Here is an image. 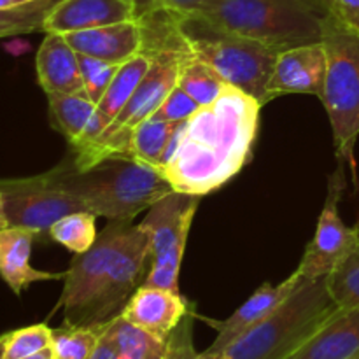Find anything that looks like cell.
<instances>
[{
    "label": "cell",
    "mask_w": 359,
    "mask_h": 359,
    "mask_svg": "<svg viewBox=\"0 0 359 359\" xmlns=\"http://www.w3.org/2000/svg\"><path fill=\"white\" fill-rule=\"evenodd\" d=\"M259 102L224 84L219 97L186 123L184 135L161 175L175 191L203 196L226 184L251 158Z\"/></svg>",
    "instance_id": "6da1fadb"
},
{
    "label": "cell",
    "mask_w": 359,
    "mask_h": 359,
    "mask_svg": "<svg viewBox=\"0 0 359 359\" xmlns=\"http://www.w3.org/2000/svg\"><path fill=\"white\" fill-rule=\"evenodd\" d=\"M44 175L63 191L83 200L88 212L109 221H132L174 191L156 168L123 156L105 158L88 168L76 167L70 156Z\"/></svg>",
    "instance_id": "7a4b0ae2"
},
{
    "label": "cell",
    "mask_w": 359,
    "mask_h": 359,
    "mask_svg": "<svg viewBox=\"0 0 359 359\" xmlns=\"http://www.w3.org/2000/svg\"><path fill=\"white\" fill-rule=\"evenodd\" d=\"M216 30L279 51L323 42L330 13L311 0H205L196 13Z\"/></svg>",
    "instance_id": "3957f363"
},
{
    "label": "cell",
    "mask_w": 359,
    "mask_h": 359,
    "mask_svg": "<svg viewBox=\"0 0 359 359\" xmlns=\"http://www.w3.org/2000/svg\"><path fill=\"white\" fill-rule=\"evenodd\" d=\"M326 286V277L304 279L293 293L231 344L217 359H287L339 311Z\"/></svg>",
    "instance_id": "277c9868"
},
{
    "label": "cell",
    "mask_w": 359,
    "mask_h": 359,
    "mask_svg": "<svg viewBox=\"0 0 359 359\" xmlns=\"http://www.w3.org/2000/svg\"><path fill=\"white\" fill-rule=\"evenodd\" d=\"M174 20L186 51L205 62L224 83L256 98L262 107L266 104V84L283 51L216 30L193 13H174Z\"/></svg>",
    "instance_id": "5b68a950"
},
{
    "label": "cell",
    "mask_w": 359,
    "mask_h": 359,
    "mask_svg": "<svg viewBox=\"0 0 359 359\" xmlns=\"http://www.w3.org/2000/svg\"><path fill=\"white\" fill-rule=\"evenodd\" d=\"M146 51H149L151 55V65L128 104L93 142L70 149V156L76 167L88 168L112 156L130 158L132 132L140 123L151 118L167 95L177 86L179 65L186 48L179 37L175 20L170 37Z\"/></svg>",
    "instance_id": "8992f818"
},
{
    "label": "cell",
    "mask_w": 359,
    "mask_h": 359,
    "mask_svg": "<svg viewBox=\"0 0 359 359\" xmlns=\"http://www.w3.org/2000/svg\"><path fill=\"white\" fill-rule=\"evenodd\" d=\"M323 42L328 67L321 102L332 123L337 156L354 163L359 137V35L328 16Z\"/></svg>",
    "instance_id": "52a82bcc"
},
{
    "label": "cell",
    "mask_w": 359,
    "mask_h": 359,
    "mask_svg": "<svg viewBox=\"0 0 359 359\" xmlns=\"http://www.w3.org/2000/svg\"><path fill=\"white\" fill-rule=\"evenodd\" d=\"M149 266V237L140 224L128 221L105 269L84 328L105 325L118 318L132 294L144 284Z\"/></svg>",
    "instance_id": "ba28073f"
},
{
    "label": "cell",
    "mask_w": 359,
    "mask_h": 359,
    "mask_svg": "<svg viewBox=\"0 0 359 359\" xmlns=\"http://www.w3.org/2000/svg\"><path fill=\"white\" fill-rule=\"evenodd\" d=\"M4 212L9 226L34 231L35 241L51 242L53 224L69 214L88 210L81 198L48 181L44 174L23 179H0Z\"/></svg>",
    "instance_id": "9c48e42d"
},
{
    "label": "cell",
    "mask_w": 359,
    "mask_h": 359,
    "mask_svg": "<svg viewBox=\"0 0 359 359\" xmlns=\"http://www.w3.org/2000/svg\"><path fill=\"white\" fill-rule=\"evenodd\" d=\"M126 223L128 221H111L97 235V241L88 251L76 255L65 276V287L58 302V307L63 309V325H86L88 312L97 297L105 269L118 248Z\"/></svg>",
    "instance_id": "30bf717a"
},
{
    "label": "cell",
    "mask_w": 359,
    "mask_h": 359,
    "mask_svg": "<svg viewBox=\"0 0 359 359\" xmlns=\"http://www.w3.org/2000/svg\"><path fill=\"white\" fill-rule=\"evenodd\" d=\"M344 189H346V179H344V167L340 165L335 174L330 177L328 196H326L325 209L319 216L318 230L305 249L300 266L297 269L304 279H321L328 276L356 237L358 226H346L339 214V202Z\"/></svg>",
    "instance_id": "8fae6325"
},
{
    "label": "cell",
    "mask_w": 359,
    "mask_h": 359,
    "mask_svg": "<svg viewBox=\"0 0 359 359\" xmlns=\"http://www.w3.org/2000/svg\"><path fill=\"white\" fill-rule=\"evenodd\" d=\"M326 56L325 42L297 46L277 56L272 76L266 84V104L280 95H316L321 100L325 90Z\"/></svg>",
    "instance_id": "7c38bea8"
},
{
    "label": "cell",
    "mask_w": 359,
    "mask_h": 359,
    "mask_svg": "<svg viewBox=\"0 0 359 359\" xmlns=\"http://www.w3.org/2000/svg\"><path fill=\"white\" fill-rule=\"evenodd\" d=\"M302 280L300 273L294 270L286 280L279 284V286H272V284H263L259 290L255 291L251 298L245 302L244 305L237 309L233 314L230 316L224 321H214V319H205L210 326L217 332L216 340L212 342V346L205 351L203 354L212 358H219L228 347L233 342H237L242 335L252 330L255 326H258L266 316L272 314L291 293H293L294 287L298 286V283Z\"/></svg>",
    "instance_id": "4fadbf2b"
},
{
    "label": "cell",
    "mask_w": 359,
    "mask_h": 359,
    "mask_svg": "<svg viewBox=\"0 0 359 359\" xmlns=\"http://www.w3.org/2000/svg\"><path fill=\"white\" fill-rule=\"evenodd\" d=\"M198 202L200 196L186 195L174 189L151 207L146 219L140 223L149 237L151 259L158 258L179 242H188Z\"/></svg>",
    "instance_id": "5bb4252c"
},
{
    "label": "cell",
    "mask_w": 359,
    "mask_h": 359,
    "mask_svg": "<svg viewBox=\"0 0 359 359\" xmlns=\"http://www.w3.org/2000/svg\"><path fill=\"white\" fill-rule=\"evenodd\" d=\"M191 307L181 293L142 284L119 316L151 335L167 340Z\"/></svg>",
    "instance_id": "9a60e30c"
},
{
    "label": "cell",
    "mask_w": 359,
    "mask_h": 359,
    "mask_svg": "<svg viewBox=\"0 0 359 359\" xmlns=\"http://www.w3.org/2000/svg\"><path fill=\"white\" fill-rule=\"evenodd\" d=\"M133 20V0H62L46 18L44 34H69Z\"/></svg>",
    "instance_id": "2e32d148"
},
{
    "label": "cell",
    "mask_w": 359,
    "mask_h": 359,
    "mask_svg": "<svg viewBox=\"0 0 359 359\" xmlns=\"http://www.w3.org/2000/svg\"><path fill=\"white\" fill-rule=\"evenodd\" d=\"M67 42L76 53L121 65L144 49V32L139 20L123 21L90 30L69 32Z\"/></svg>",
    "instance_id": "e0dca14e"
},
{
    "label": "cell",
    "mask_w": 359,
    "mask_h": 359,
    "mask_svg": "<svg viewBox=\"0 0 359 359\" xmlns=\"http://www.w3.org/2000/svg\"><path fill=\"white\" fill-rule=\"evenodd\" d=\"M37 77L46 95L63 93L86 97L81 77L79 55L67 42L63 34H46L37 51Z\"/></svg>",
    "instance_id": "ac0fdd59"
},
{
    "label": "cell",
    "mask_w": 359,
    "mask_h": 359,
    "mask_svg": "<svg viewBox=\"0 0 359 359\" xmlns=\"http://www.w3.org/2000/svg\"><path fill=\"white\" fill-rule=\"evenodd\" d=\"M48 104L51 125L67 137L70 149L93 142L109 126L88 97L48 93Z\"/></svg>",
    "instance_id": "d6986e66"
},
{
    "label": "cell",
    "mask_w": 359,
    "mask_h": 359,
    "mask_svg": "<svg viewBox=\"0 0 359 359\" xmlns=\"http://www.w3.org/2000/svg\"><path fill=\"white\" fill-rule=\"evenodd\" d=\"M359 353V307L339 309L287 359H351Z\"/></svg>",
    "instance_id": "ffe728a7"
},
{
    "label": "cell",
    "mask_w": 359,
    "mask_h": 359,
    "mask_svg": "<svg viewBox=\"0 0 359 359\" xmlns=\"http://www.w3.org/2000/svg\"><path fill=\"white\" fill-rule=\"evenodd\" d=\"M35 242L34 231L20 226L0 228V277L16 294L25 287L42 280H56L65 273H51L35 270L30 265L32 245Z\"/></svg>",
    "instance_id": "44dd1931"
},
{
    "label": "cell",
    "mask_w": 359,
    "mask_h": 359,
    "mask_svg": "<svg viewBox=\"0 0 359 359\" xmlns=\"http://www.w3.org/2000/svg\"><path fill=\"white\" fill-rule=\"evenodd\" d=\"M102 333L111 342L118 359H165L167 340L151 335L121 316L102 325Z\"/></svg>",
    "instance_id": "7402d4cb"
},
{
    "label": "cell",
    "mask_w": 359,
    "mask_h": 359,
    "mask_svg": "<svg viewBox=\"0 0 359 359\" xmlns=\"http://www.w3.org/2000/svg\"><path fill=\"white\" fill-rule=\"evenodd\" d=\"M149 65L151 55L146 49H142L139 55L132 56V58L119 65L118 72L112 77L107 91H105L102 100L97 104L98 112L104 116V119L109 125L114 121V118L121 112V109L128 104V100L135 93L142 77L146 76Z\"/></svg>",
    "instance_id": "603a6c76"
},
{
    "label": "cell",
    "mask_w": 359,
    "mask_h": 359,
    "mask_svg": "<svg viewBox=\"0 0 359 359\" xmlns=\"http://www.w3.org/2000/svg\"><path fill=\"white\" fill-rule=\"evenodd\" d=\"M326 286L340 309L359 307V226L347 251L326 276Z\"/></svg>",
    "instance_id": "cb8c5ba5"
},
{
    "label": "cell",
    "mask_w": 359,
    "mask_h": 359,
    "mask_svg": "<svg viewBox=\"0 0 359 359\" xmlns=\"http://www.w3.org/2000/svg\"><path fill=\"white\" fill-rule=\"evenodd\" d=\"M224 81L200 58L186 51L179 65L177 86H181L200 107L209 105L219 97Z\"/></svg>",
    "instance_id": "d4e9b609"
},
{
    "label": "cell",
    "mask_w": 359,
    "mask_h": 359,
    "mask_svg": "<svg viewBox=\"0 0 359 359\" xmlns=\"http://www.w3.org/2000/svg\"><path fill=\"white\" fill-rule=\"evenodd\" d=\"M175 125L177 123L160 121V119L154 118H147L146 121L140 123L132 132L130 158L151 165V167L158 170V165H160L163 151L167 147L168 139H170Z\"/></svg>",
    "instance_id": "484cf974"
},
{
    "label": "cell",
    "mask_w": 359,
    "mask_h": 359,
    "mask_svg": "<svg viewBox=\"0 0 359 359\" xmlns=\"http://www.w3.org/2000/svg\"><path fill=\"white\" fill-rule=\"evenodd\" d=\"M62 0H34L13 9H0V39L44 32V21Z\"/></svg>",
    "instance_id": "4316f807"
},
{
    "label": "cell",
    "mask_w": 359,
    "mask_h": 359,
    "mask_svg": "<svg viewBox=\"0 0 359 359\" xmlns=\"http://www.w3.org/2000/svg\"><path fill=\"white\" fill-rule=\"evenodd\" d=\"M95 217L97 216L88 210L69 214L53 224L49 230V238L76 255L88 251L95 244L98 235L95 230Z\"/></svg>",
    "instance_id": "83f0119b"
},
{
    "label": "cell",
    "mask_w": 359,
    "mask_h": 359,
    "mask_svg": "<svg viewBox=\"0 0 359 359\" xmlns=\"http://www.w3.org/2000/svg\"><path fill=\"white\" fill-rule=\"evenodd\" d=\"M102 325L93 328L67 326L53 330L51 347L55 359H90L100 342Z\"/></svg>",
    "instance_id": "f1b7e54d"
},
{
    "label": "cell",
    "mask_w": 359,
    "mask_h": 359,
    "mask_svg": "<svg viewBox=\"0 0 359 359\" xmlns=\"http://www.w3.org/2000/svg\"><path fill=\"white\" fill-rule=\"evenodd\" d=\"M53 330L46 325H34L14 330L0 337V359H21L51 346Z\"/></svg>",
    "instance_id": "f546056e"
},
{
    "label": "cell",
    "mask_w": 359,
    "mask_h": 359,
    "mask_svg": "<svg viewBox=\"0 0 359 359\" xmlns=\"http://www.w3.org/2000/svg\"><path fill=\"white\" fill-rule=\"evenodd\" d=\"M79 67L84 84V93L97 105L105 95V91H107L109 84H111L116 72H118L119 65L104 62V60L91 58V56L79 55Z\"/></svg>",
    "instance_id": "4dcf8cb0"
},
{
    "label": "cell",
    "mask_w": 359,
    "mask_h": 359,
    "mask_svg": "<svg viewBox=\"0 0 359 359\" xmlns=\"http://www.w3.org/2000/svg\"><path fill=\"white\" fill-rule=\"evenodd\" d=\"M198 109L200 105L181 86H175L151 118L167 123H181L188 121Z\"/></svg>",
    "instance_id": "1f68e13d"
},
{
    "label": "cell",
    "mask_w": 359,
    "mask_h": 359,
    "mask_svg": "<svg viewBox=\"0 0 359 359\" xmlns=\"http://www.w3.org/2000/svg\"><path fill=\"white\" fill-rule=\"evenodd\" d=\"M195 318L196 312L191 307L167 339L165 359H193L196 356L195 346H193V321H195Z\"/></svg>",
    "instance_id": "d6a6232c"
},
{
    "label": "cell",
    "mask_w": 359,
    "mask_h": 359,
    "mask_svg": "<svg viewBox=\"0 0 359 359\" xmlns=\"http://www.w3.org/2000/svg\"><path fill=\"white\" fill-rule=\"evenodd\" d=\"M137 6V18L153 11H172L177 14L196 13L205 0H133Z\"/></svg>",
    "instance_id": "836d02e7"
},
{
    "label": "cell",
    "mask_w": 359,
    "mask_h": 359,
    "mask_svg": "<svg viewBox=\"0 0 359 359\" xmlns=\"http://www.w3.org/2000/svg\"><path fill=\"white\" fill-rule=\"evenodd\" d=\"M325 6L337 23L359 35V0H325Z\"/></svg>",
    "instance_id": "e575fe53"
},
{
    "label": "cell",
    "mask_w": 359,
    "mask_h": 359,
    "mask_svg": "<svg viewBox=\"0 0 359 359\" xmlns=\"http://www.w3.org/2000/svg\"><path fill=\"white\" fill-rule=\"evenodd\" d=\"M90 359H118L114 349H112L111 342H109L107 337H105L104 333L100 335V342H98L97 349H95L93 356H91Z\"/></svg>",
    "instance_id": "d590c367"
},
{
    "label": "cell",
    "mask_w": 359,
    "mask_h": 359,
    "mask_svg": "<svg viewBox=\"0 0 359 359\" xmlns=\"http://www.w3.org/2000/svg\"><path fill=\"white\" fill-rule=\"evenodd\" d=\"M21 359H55V354H53V347H46V349L39 351V353L32 354V356L21 358Z\"/></svg>",
    "instance_id": "8d00e7d4"
},
{
    "label": "cell",
    "mask_w": 359,
    "mask_h": 359,
    "mask_svg": "<svg viewBox=\"0 0 359 359\" xmlns=\"http://www.w3.org/2000/svg\"><path fill=\"white\" fill-rule=\"evenodd\" d=\"M34 0H0V9H13V7H20Z\"/></svg>",
    "instance_id": "74e56055"
},
{
    "label": "cell",
    "mask_w": 359,
    "mask_h": 359,
    "mask_svg": "<svg viewBox=\"0 0 359 359\" xmlns=\"http://www.w3.org/2000/svg\"><path fill=\"white\" fill-rule=\"evenodd\" d=\"M9 226V221H7L6 212H4V196L0 193V228H7Z\"/></svg>",
    "instance_id": "f35d334b"
},
{
    "label": "cell",
    "mask_w": 359,
    "mask_h": 359,
    "mask_svg": "<svg viewBox=\"0 0 359 359\" xmlns=\"http://www.w3.org/2000/svg\"><path fill=\"white\" fill-rule=\"evenodd\" d=\"M193 359H217V358H212V356H207V354H196V356L195 358H193Z\"/></svg>",
    "instance_id": "ab89813d"
},
{
    "label": "cell",
    "mask_w": 359,
    "mask_h": 359,
    "mask_svg": "<svg viewBox=\"0 0 359 359\" xmlns=\"http://www.w3.org/2000/svg\"><path fill=\"white\" fill-rule=\"evenodd\" d=\"M311 2L318 4V6H323V7H326V6H325V0H311Z\"/></svg>",
    "instance_id": "60d3db41"
}]
</instances>
